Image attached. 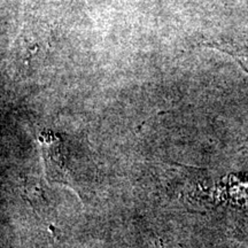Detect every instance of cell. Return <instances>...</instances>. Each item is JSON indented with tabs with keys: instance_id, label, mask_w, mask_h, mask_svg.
<instances>
[{
	"instance_id": "cell-1",
	"label": "cell",
	"mask_w": 248,
	"mask_h": 248,
	"mask_svg": "<svg viewBox=\"0 0 248 248\" xmlns=\"http://www.w3.org/2000/svg\"><path fill=\"white\" fill-rule=\"evenodd\" d=\"M43 159H44L46 177L49 183L68 184V169L66 167V150L58 135L44 131L38 137Z\"/></svg>"
},
{
	"instance_id": "cell-2",
	"label": "cell",
	"mask_w": 248,
	"mask_h": 248,
	"mask_svg": "<svg viewBox=\"0 0 248 248\" xmlns=\"http://www.w3.org/2000/svg\"><path fill=\"white\" fill-rule=\"evenodd\" d=\"M213 46V45H209ZM213 47H215L219 51L225 52L228 53L230 57H232L234 59L235 61L238 62V64L243 68L244 71H246L248 74V53L247 52H243V51H238L234 47H232L230 45H214Z\"/></svg>"
}]
</instances>
